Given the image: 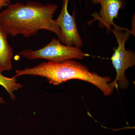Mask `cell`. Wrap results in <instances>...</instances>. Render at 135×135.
<instances>
[{
    "instance_id": "obj_1",
    "label": "cell",
    "mask_w": 135,
    "mask_h": 135,
    "mask_svg": "<svg viewBox=\"0 0 135 135\" xmlns=\"http://www.w3.org/2000/svg\"><path fill=\"white\" fill-rule=\"evenodd\" d=\"M57 9V5L55 4L16 2L0 12V25L8 35L13 37L22 35L29 38L40 31L47 30L55 34L60 41L61 31L53 19Z\"/></svg>"
},
{
    "instance_id": "obj_2",
    "label": "cell",
    "mask_w": 135,
    "mask_h": 135,
    "mask_svg": "<svg viewBox=\"0 0 135 135\" xmlns=\"http://www.w3.org/2000/svg\"><path fill=\"white\" fill-rule=\"evenodd\" d=\"M23 75L44 77L54 86L70 80H81L94 84L105 96L110 95L113 90L109 85L111 80L110 77H101L96 73H91L86 66L73 59L60 62H43L33 67L17 70L13 77L16 78Z\"/></svg>"
},
{
    "instance_id": "obj_3",
    "label": "cell",
    "mask_w": 135,
    "mask_h": 135,
    "mask_svg": "<svg viewBox=\"0 0 135 135\" xmlns=\"http://www.w3.org/2000/svg\"><path fill=\"white\" fill-rule=\"evenodd\" d=\"M112 29L118 43V47L114 49L111 57L113 65L117 75L113 82L109 83L111 88L119 87L122 89L127 88L128 81L125 75L126 70L135 65V55L133 51L126 50L125 44L133 32L126 28L115 25Z\"/></svg>"
},
{
    "instance_id": "obj_4",
    "label": "cell",
    "mask_w": 135,
    "mask_h": 135,
    "mask_svg": "<svg viewBox=\"0 0 135 135\" xmlns=\"http://www.w3.org/2000/svg\"><path fill=\"white\" fill-rule=\"evenodd\" d=\"M28 60L42 59L53 62H60L70 59L81 60L89 56L79 48L66 46L53 38L46 46L37 50H23L18 53Z\"/></svg>"
},
{
    "instance_id": "obj_5",
    "label": "cell",
    "mask_w": 135,
    "mask_h": 135,
    "mask_svg": "<svg viewBox=\"0 0 135 135\" xmlns=\"http://www.w3.org/2000/svg\"><path fill=\"white\" fill-rule=\"evenodd\" d=\"M69 1L63 0L61 12L55 21L61 31L60 42L64 45L80 48L83 46V42L77 29L75 11L72 15L68 12V6Z\"/></svg>"
},
{
    "instance_id": "obj_6",
    "label": "cell",
    "mask_w": 135,
    "mask_h": 135,
    "mask_svg": "<svg viewBox=\"0 0 135 135\" xmlns=\"http://www.w3.org/2000/svg\"><path fill=\"white\" fill-rule=\"evenodd\" d=\"M94 4H100L101 9L99 15L94 14V20H99L101 27L106 28L108 32L111 31L112 26L116 25L114 19L118 17L119 10L125 7V0H90Z\"/></svg>"
},
{
    "instance_id": "obj_7",
    "label": "cell",
    "mask_w": 135,
    "mask_h": 135,
    "mask_svg": "<svg viewBox=\"0 0 135 135\" xmlns=\"http://www.w3.org/2000/svg\"><path fill=\"white\" fill-rule=\"evenodd\" d=\"M8 34L0 25V73L12 68L13 50L8 41Z\"/></svg>"
},
{
    "instance_id": "obj_8",
    "label": "cell",
    "mask_w": 135,
    "mask_h": 135,
    "mask_svg": "<svg viewBox=\"0 0 135 135\" xmlns=\"http://www.w3.org/2000/svg\"><path fill=\"white\" fill-rule=\"evenodd\" d=\"M0 85L5 88L7 92L9 94L11 99L12 101L16 99L15 91L21 89L23 86L17 81L16 78L12 77L9 78L2 74L0 73Z\"/></svg>"
},
{
    "instance_id": "obj_9",
    "label": "cell",
    "mask_w": 135,
    "mask_h": 135,
    "mask_svg": "<svg viewBox=\"0 0 135 135\" xmlns=\"http://www.w3.org/2000/svg\"><path fill=\"white\" fill-rule=\"evenodd\" d=\"M11 3L10 0H0V9L3 7H7Z\"/></svg>"
},
{
    "instance_id": "obj_10",
    "label": "cell",
    "mask_w": 135,
    "mask_h": 135,
    "mask_svg": "<svg viewBox=\"0 0 135 135\" xmlns=\"http://www.w3.org/2000/svg\"><path fill=\"white\" fill-rule=\"evenodd\" d=\"M6 103V102H5L4 99H3V98L2 97H1L0 96V104Z\"/></svg>"
}]
</instances>
